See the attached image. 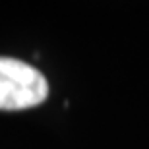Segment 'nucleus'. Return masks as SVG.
Instances as JSON below:
<instances>
[{
  "label": "nucleus",
  "mask_w": 149,
  "mask_h": 149,
  "mask_svg": "<svg viewBox=\"0 0 149 149\" xmlns=\"http://www.w3.org/2000/svg\"><path fill=\"white\" fill-rule=\"evenodd\" d=\"M49 81L37 68L12 56H0V111H23L45 103Z\"/></svg>",
  "instance_id": "f257e3e1"
}]
</instances>
